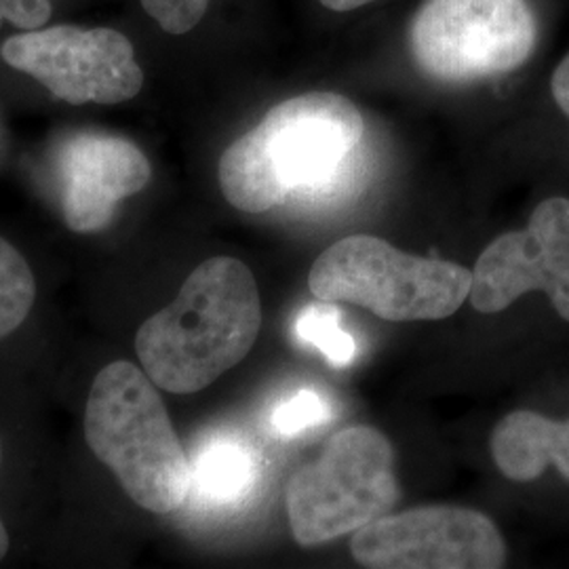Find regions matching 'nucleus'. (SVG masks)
<instances>
[{
	"instance_id": "2",
	"label": "nucleus",
	"mask_w": 569,
	"mask_h": 569,
	"mask_svg": "<svg viewBox=\"0 0 569 569\" xmlns=\"http://www.w3.org/2000/svg\"><path fill=\"white\" fill-rule=\"evenodd\" d=\"M363 131L357 106L338 93L315 91L274 106L222 154L226 201L244 213H264L293 194L326 188L340 178Z\"/></svg>"
},
{
	"instance_id": "7",
	"label": "nucleus",
	"mask_w": 569,
	"mask_h": 569,
	"mask_svg": "<svg viewBox=\"0 0 569 569\" xmlns=\"http://www.w3.org/2000/svg\"><path fill=\"white\" fill-rule=\"evenodd\" d=\"M0 56L68 103L127 102L143 87L133 44L110 28L30 30L4 41Z\"/></svg>"
},
{
	"instance_id": "13",
	"label": "nucleus",
	"mask_w": 569,
	"mask_h": 569,
	"mask_svg": "<svg viewBox=\"0 0 569 569\" xmlns=\"http://www.w3.org/2000/svg\"><path fill=\"white\" fill-rule=\"evenodd\" d=\"M34 296L37 283L26 258L0 237V340L26 321Z\"/></svg>"
},
{
	"instance_id": "12",
	"label": "nucleus",
	"mask_w": 569,
	"mask_h": 569,
	"mask_svg": "<svg viewBox=\"0 0 569 569\" xmlns=\"http://www.w3.org/2000/svg\"><path fill=\"white\" fill-rule=\"evenodd\" d=\"M190 489L211 507H237L260 479L258 451L234 437L209 441L190 465Z\"/></svg>"
},
{
	"instance_id": "20",
	"label": "nucleus",
	"mask_w": 569,
	"mask_h": 569,
	"mask_svg": "<svg viewBox=\"0 0 569 569\" xmlns=\"http://www.w3.org/2000/svg\"><path fill=\"white\" fill-rule=\"evenodd\" d=\"M0 456H2V448H0ZM7 550H9V533H7V529H4L2 521H0V561L4 559Z\"/></svg>"
},
{
	"instance_id": "15",
	"label": "nucleus",
	"mask_w": 569,
	"mask_h": 569,
	"mask_svg": "<svg viewBox=\"0 0 569 569\" xmlns=\"http://www.w3.org/2000/svg\"><path fill=\"white\" fill-rule=\"evenodd\" d=\"M331 406L326 397L315 390H298L296 395L287 397L272 411L270 425L279 437H296L302 430L326 425L331 418Z\"/></svg>"
},
{
	"instance_id": "1",
	"label": "nucleus",
	"mask_w": 569,
	"mask_h": 569,
	"mask_svg": "<svg viewBox=\"0 0 569 569\" xmlns=\"http://www.w3.org/2000/svg\"><path fill=\"white\" fill-rule=\"evenodd\" d=\"M260 326L262 305L251 270L220 256L194 268L178 298L140 327L136 352L157 387L192 395L243 361Z\"/></svg>"
},
{
	"instance_id": "14",
	"label": "nucleus",
	"mask_w": 569,
	"mask_h": 569,
	"mask_svg": "<svg viewBox=\"0 0 569 569\" xmlns=\"http://www.w3.org/2000/svg\"><path fill=\"white\" fill-rule=\"evenodd\" d=\"M340 308L336 302L308 305L296 321V333L306 345L319 348L331 366H350L357 357V340L340 327Z\"/></svg>"
},
{
	"instance_id": "17",
	"label": "nucleus",
	"mask_w": 569,
	"mask_h": 569,
	"mask_svg": "<svg viewBox=\"0 0 569 569\" xmlns=\"http://www.w3.org/2000/svg\"><path fill=\"white\" fill-rule=\"evenodd\" d=\"M51 18L49 0H0V23L11 21L21 30H41Z\"/></svg>"
},
{
	"instance_id": "4",
	"label": "nucleus",
	"mask_w": 569,
	"mask_h": 569,
	"mask_svg": "<svg viewBox=\"0 0 569 569\" xmlns=\"http://www.w3.org/2000/svg\"><path fill=\"white\" fill-rule=\"evenodd\" d=\"M308 284L317 300L363 306L385 321H439L465 305L472 272L359 234L326 249L310 268Z\"/></svg>"
},
{
	"instance_id": "11",
	"label": "nucleus",
	"mask_w": 569,
	"mask_h": 569,
	"mask_svg": "<svg viewBox=\"0 0 569 569\" xmlns=\"http://www.w3.org/2000/svg\"><path fill=\"white\" fill-rule=\"evenodd\" d=\"M491 456L510 481H533L549 465L569 481V420L555 422L529 409L512 411L493 428Z\"/></svg>"
},
{
	"instance_id": "5",
	"label": "nucleus",
	"mask_w": 569,
	"mask_h": 569,
	"mask_svg": "<svg viewBox=\"0 0 569 569\" xmlns=\"http://www.w3.org/2000/svg\"><path fill=\"white\" fill-rule=\"evenodd\" d=\"M397 500L390 441L376 428L350 427L327 441L317 462L291 477L287 515L298 545L317 547L366 528Z\"/></svg>"
},
{
	"instance_id": "6",
	"label": "nucleus",
	"mask_w": 569,
	"mask_h": 569,
	"mask_svg": "<svg viewBox=\"0 0 569 569\" xmlns=\"http://www.w3.org/2000/svg\"><path fill=\"white\" fill-rule=\"evenodd\" d=\"M409 42L430 77L477 81L528 60L536 20L526 0H428L411 23Z\"/></svg>"
},
{
	"instance_id": "18",
	"label": "nucleus",
	"mask_w": 569,
	"mask_h": 569,
	"mask_svg": "<svg viewBox=\"0 0 569 569\" xmlns=\"http://www.w3.org/2000/svg\"><path fill=\"white\" fill-rule=\"evenodd\" d=\"M552 96L555 102L559 103V108L569 117V53L552 74Z\"/></svg>"
},
{
	"instance_id": "8",
	"label": "nucleus",
	"mask_w": 569,
	"mask_h": 569,
	"mask_svg": "<svg viewBox=\"0 0 569 569\" xmlns=\"http://www.w3.org/2000/svg\"><path fill=\"white\" fill-rule=\"evenodd\" d=\"M352 557L371 569H498L507 545L483 512L420 507L382 515L357 529Z\"/></svg>"
},
{
	"instance_id": "16",
	"label": "nucleus",
	"mask_w": 569,
	"mask_h": 569,
	"mask_svg": "<svg viewBox=\"0 0 569 569\" xmlns=\"http://www.w3.org/2000/svg\"><path fill=\"white\" fill-rule=\"evenodd\" d=\"M211 0H142L146 13L169 34H186L203 20Z\"/></svg>"
},
{
	"instance_id": "9",
	"label": "nucleus",
	"mask_w": 569,
	"mask_h": 569,
	"mask_svg": "<svg viewBox=\"0 0 569 569\" xmlns=\"http://www.w3.org/2000/svg\"><path fill=\"white\" fill-rule=\"evenodd\" d=\"M533 289L547 291L555 310L569 321L568 199L538 204L526 230L491 241L472 270L468 298L475 310L491 315Z\"/></svg>"
},
{
	"instance_id": "10",
	"label": "nucleus",
	"mask_w": 569,
	"mask_h": 569,
	"mask_svg": "<svg viewBox=\"0 0 569 569\" xmlns=\"http://www.w3.org/2000/svg\"><path fill=\"white\" fill-rule=\"evenodd\" d=\"M150 163L136 143L79 133L61 152V213L74 232H98L112 222L117 204L150 182Z\"/></svg>"
},
{
	"instance_id": "19",
	"label": "nucleus",
	"mask_w": 569,
	"mask_h": 569,
	"mask_svg": "<svg viewBox=\"0 0 569 569\" xmlns=\"http://www.w3.org/2000/svg\"><path fill=\"white\" fill-rule=\"evenodd\" d=\"M321 2L331 11H350V9L363 7V4L373 2V0H321Z\"/></svg>"
},
{
	"instance_id": "3",
	"label": "nucleus",
	"mask_w": 569,
	"mask_h": 569,
	"mask_svg": "<svg viewBox=\"0 0 569 569\" xmlns=\"http://www.w3.org/2000/svg\"><path fill=\"white\" fill-rule=\"evenodd\" d=\"M154 387L127 361L103 367L87 399L84 439L136 505L163 515L182 507L192 470Z\"/></svg>"
}]
</instances>
